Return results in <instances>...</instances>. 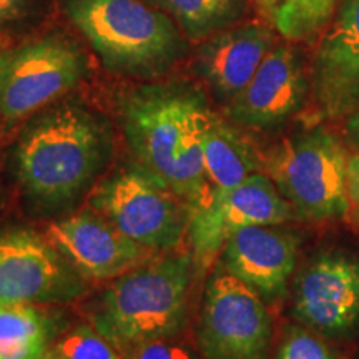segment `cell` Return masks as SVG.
Wrapping results in <instances>:
<instances>
[{
    "label": "cell",
    "mask_w": 359,
    "mask_h": 359,
    "mask_svg": "<svg viewBox=\"0 0 359 359\" xmlns=\"http://www.w3.org/2000/svg\"><path fill=\"white\" fill-rule=\"evenodd\" d=\"M80 48L62 35L0 52V114L20 120L55 102L85 75Z\"/></svg>",
    "instance_id": "8"
},
{
    "label": "cell",
    "mask_w": 359,
    "mask_h": 359,
    "mask_svg": "<svg viewBox=\"0 0 359 359\" xmlns=\"http://www.w3.org/2000/svg\"><path fill=\"white\" fill-rule=\"evenodd\" d=\"M62 331V318L37 304L0 303V359H42Z\"/></svg>",
    "instance_id": "18"
},
{
    "label": "cell",
    "mask_w": 359,
    "mask_h": 359,
    "mask_svg": "<svg viewBox=\"0 0 359 359\" xmlns=\"http://www.w3.org/2000/svg\"><path fill=\"white\" fill-rule=\"evenodd\" d=\"M309 90L316 114L338 120L359 110V0H343L314 52Z\"/></svg>",
    "instance_id": "12"
},
{
    "label": "cell",
    "mask_w": 359,
    "mask_h": 359,
    "mask_svg": "<svg viewBox=\"0 0 359 359\" xmlns=\"http://www.w3.org/2000/svg\"><path fill=\"white\" fill-rule=\"evenodd\" d=\"M196 348L203 359H271L273 320L266 302L223 266L205 285Z\"/></svg>",
    "instance_id": "7"
},
{
    "label": "cell",
    "mask_w": 359,
    "mask_h": 359,
    "mask_svg": "<svg viewBox=\"0 0 359 359\" xmlns=\"http://www.w3.org/2000/svg\"><path fill=\"white\" fill-rule=\"evenodd\" d=\"M273 359H339L333 348L303 325H286Z\"/></svg>",
    "instance_id": "22"
},
{
    "label": "cell",
    "mask_w": 359,
    "mask_h": 359,
    "mask_svg": "<svg viewBox=\"0 0 359 359\" xmlns=\"http://www.w3.org/2000/svg\"><path fill=\"white\" fill-rule=\"evenodd\" d=\"M45 235L85 280L118 278L145 263L151 253L95 210L53 219Z\"/></svg>",
    "instance_id": "14"
},
{
    "label": "cell",
    "mask_w": 359,
    "mask_h": 359,
    "mask_svg": "<svg viewBox=\"0 0 359 359\" xmlns=\"http://www.w3.org/2000/svg\"><path fill=\"white\" fill-rule=\"evenodd\" d=\"M293 318L323 338H349L359 326V262L341 253L314 257L294 281Z\"/></svg>",
    "instance_id": "11"
},
{
    "label": "cell",
    "mask_w": 359,
    "mask_h": 359,
    "mask_svg": "<svg viewBox=\"0 0 359 359\" xmlns=\"http://www.w3.org/2000/svg\"><path fill=\"white\" fill-rule=\"evenodd\" d=\"M269 27L251 22L228 27L206 39L196 53V72L219 100L231 102L273 48Z\"/></svg>",
    "instance_id": "16"
},
{
    "label": "cell",
    "mask_w": 359,
    "mask_h": 359,
    "mask_svg": "<svg viewBox=\"0 0 359 359\" xmlns=\"http://www.w3.org/2000/svg\"><path fill=\"white\" fill-rule=\"evenodd\" d=\"M346 135H348L349 143L356 148L358 154H359V110L354 111L351 116H348Z\"/></svg>",
    "instance_id": "26"
},
{
    "label": "cell",
    "mask_w": 359,
    "mask_h": 359,
    "mask_svg": "<svg viewBox=\"0 0 359 359\" xmlns=\"http://www.w3.org/2000/svg\"><path fill=\"white\" fill-rule=\"evenodd\" d=\"M128 359H203L198 348L191 346L182 336L150 339L125 349Z\"/></svg>",
    "instance_id": "23"
},
{
    "label": "cell",
    "mask_w": 359,
    "mask_h": 359,
    "mask_svg": "<svg viewBox=\"0 0 359 359\" xmlns=\"http://www.w3.org/2000/svg\"><path fill=\"white\" fill-rule=\"evenodd\" d=\"M168 12L191 40L212 37L243 17L245 0H148Z\"/></svg>",
    "instance_id": "19"
},
{
    "label": "cell",
    "mask_w": 359,
    "mask_h": 359,
    "mask_svg": "<svg viewBox=\"0 0 359 359\" xmlns=\"http://www.w3.org/2000/svg\"><path fill=\"white\" fill-rule=\"evenodd\" d=\"M65 12L116 74L156 77L187 52L173 22L143 0H65Z\"/></svg>",
    "instance_id": "4"
},
{
    "label": "cell",
    "mask_w": 359,
    "mask_h": 359,
    "mask_svg": "<svg viewBox=\"0 0 359 359\" xmlns=\"http://www.w3.org/2000/svg\"><path fill=\"white\" fill-rule=\"evenodd\" d=\"M293 217V208L271 178L255 173L236 187L212 190L203 203L190 210L187 238L193 258L205 266L222 253L228 238L241 228L283 224Z\"/></svg>",
    "instance_id": "10"
},
{
    "label": "cell",
    "mask_w": 359,
    "mask_h": 359,
    "mask_svg": "<svg viewBox=\"0 0 359 359\" xmlns=\"http://www.w3.org/2000/svg\"><path fill=\"white\" fill-rule=\"evenodd\" d=\"M348 198L349 213L359 223V154L349 156L348 161Z\"/></svg>",
    "instance_id": "25"
},
{
    "label": "cell",
    "mask_w": 359,
    "mask_h": 359,
    "mask_svg": "<svg viewBox=\"0 0 359 359\" xmlns=\"http://www.w3.org/2000/svg\"><path fill=\"white\" fill-rule=\"evenodd\" d=\"M196 264L193 255H172L115 278L103 291L92 326L122 349L182 334Z\"/></svg>",
    "instance_id": "3"
},
{
    "label": "cell",
    "mask_w": 359,
    "mask_h": 359,
    "mask_svg": "<svg viewBox=\"0 0 359 359\" xmlns=\"http://www.w3.org/2000/svg\"><path fill=\"white\" fill-rule=\"evenodd\" d=\"M42 359H128L125 349L90 326H77L52 341Z\"/></svg>",
    "instance_id": "21"
},
{
    "label": "cell",
    "mask_w": 359,
    "mask_h": 359,
    "mask_svg": "<svg viewBox=\"0 0 359 359\" xmlns=\"http://www.w3.org/2000/svg\"><path fill=\"white\" fill-rule=\"evenodd\" d=\"M114 138L100 115L75 100L58 102L27 123L13 172L39 217H67L97 187L111 158Z\"/></svg>",
    "instance_id": "1"
},
{
    "label": "cell",
    "mask_w": 359,
    "mask_h": 359,
    "mask_svg": "<svg viewBox=\"0 0 359 359\" xmlns=\"http://www.w3.org/2000/svg\"><path fill=\"white\" fill-rule=\"evenodd\" d=\"M203 163L212 190L240 185L264 165L243 135L215 114L203 135Z\"/></svg>",
    "instance_id": "17"
},
{
    "label": "cell",
    "mask_w": 359,
    "mask_h": 359,
    "mask_svg": "<svg viewBox=\"0 0 359 359\" xmlns=\"http://www.w3.org/2000/svg\"><path fill=\"white\" fill-rule=\"evenodd\" d=\"M309 79L299 53L290 45H273L257 74L228 102L231 122L257 130H273L298 114L306 100Z\"/></svg>",
    "instance_id": "13"
},
{
    "label": "cell",
    "mask_w": 359,
    "mask_h": 359,
    "mask_svg": "<svg viewBox=\"0 0 359 359\" xmlns=\"http://www.w3.org/2000/svg\"><path fill=\"white\" fill-rule=\"evenodd\" d=\"M213 111L187 85H143L122 100V125L138 165L193 210L208 198L203 135Z\"/></svg>",
    "instance_id": "2"
},
{
    "label": "cell",
    "mask_w": 359,
    "mask_h": 359,
    "mask_svg": "<svg viewBox=\"0 0 359 359\" xmlns=\"http://www.w3.org/2000/svg\"><path fill=\"white\" fill-rule=\"evenodd\" d=\"M343 0H283L273 24L283 37L309 42L325 29Z\"/></svg>",
    "instance_id": "20"
},
{
    "label": "cell",
    "mask_w": 359,
    "mask_h": 359,
    "mask_svg": "<svg viewBox=\"0 0 359 359\" xmlns=\"http://www.w3.org/2000/svg\"><path fill=\"white\" fill-rule=\"evenodd\" d=\"M259 11H262L264 15L268 17L269 20H275L278 11H280L283 0H255Z\"/></svg>",
    "instance_id": "27"
},
{
    "label": "cell",
    "mask_w": 359,
    "mask_h": 359,
    "mask_svg": "<svg viewBox=\"0 0 359 359\" xmlns=\"http://www.w3.org/2000/svg\"><path fill=\"white\" fill-rule=\"evenodd\" d=\"M35 6V0H0V27L24 20Z\"/></svg>",
    "instance_id": "24"
},
{
    "label": "cell",
    "mask_w": 359,
    "mask_h": 359,
    "mask_svg": "<svg viewBox=\"0 0 359 359\" xmlns=\"http://www.w3.org/2000/svg\"><path fill=\"white\" fill-rule=\"evenodd\" d=\"M85 293V278L47 235L27 226L0 230V303L69 304Z\"/></svg>",
    "instance_id": "9"
},
{
    "label": "cell",
    "mask_w": 359,
    "mask_h": 359,
    "mask_svg": "<svg viewBox=\"0 0 359 359\" xmlns=\"http://www.w3.org/2000/svg\"><path fill=\"white\" fill-rule=\"evenodd\" d=\"M90 206L148 251H172L187 236L190 208L140 165L109 175L90 193Z\"/></svg>",
    "instance_id": "6"
},
{
    "label": "cell",
    "mask_w": 359,
    "mask_h": 359,
    "mask_svg": "<svg viewBox=\"0 0 359 359\" xmlns=\"http://www.w3.org/2000/svg\"><path fill=\"white\" fill-rule=\"evenodd\" d=\"M348 161L339 138L316 127L276 145L264 168L296 217L325 222L349 213Z\"/></svg>",
    "instance_id": "5"
},
{
    "label": "cell",
    "mask_w": 359,
    "mask_h": 359,
    "mask_svg": "<svg viewBox=\"0 0 359 359\" xmlns=\"http://www.w3.org/2000/svg\"><path fill=\"white\" fill-rule=\"evenodd\" d=\"M299 236L281 224H255L228 238L219 266L275 303L286 294L298 262Z\"/></svg>",
    "instance_id": "15"
}]
</instances>
